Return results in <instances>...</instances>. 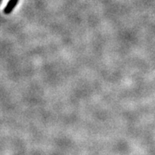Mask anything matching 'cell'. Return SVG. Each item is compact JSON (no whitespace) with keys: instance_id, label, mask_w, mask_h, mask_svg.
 Instances as JSON below:
<instances>
[{"instance_id":"obj_1","label":"cell","mask_w":155,"mask_h":155,"mask_svg":"<svg viewBox=\"0 0 155 155\" xmlns=\"http://www.w3.org/2000/svg\"><path fill=\"white\" fill-rule=\"evenodd\" d=\"M18 2V0H10V2L8 3L7 6H6L5 10H4V13L5 14L11 13V11L14 10V8L16 6Z\"/></svg>"}]
</instances>
